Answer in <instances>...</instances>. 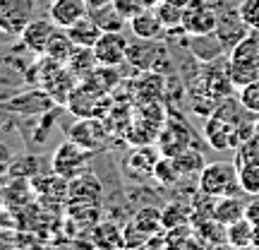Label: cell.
Instances as JSON below:
<instances>
[{"instance_id": "cell-21", "label": "cell", "mask_w": 259, "mask_h": 250, "mask_svg": "<svg viewBox=\"0 0 259 250\" xmlns=\"http://www.w3.org/2000/svg\"><path fill=\"white\" fill-rule=\"evenodd\" d=\"M190 39H192V46H190L192 48V53L197 58H202V60H211V58H216L221 51H226L216 34H206V37H190Z\"/></svg>"}, {"instance_id": "cell-16", "label": "cell", "mask_w": 259, "mask_h": 250, "mask_svg": "<svg viewBox=\"0 0 259 250\" xmlns=\"http://www.w3.org/2000/svg\"><path fill=\"white\" fill-rule=\"evenodd\" d=\"M74 48H77V44L70 39L67 29L58 27L53 39H51V44H48V48H46V58H51V60H56V63H60V65H67V60H70L74 53Z\"/></svg>"}, {"instance_id": "cell-23", "label": "cell", "mask_w": 259, "mask_h": 250, "mask_svg": "<svg viewBox=\"0 0 259 250\" xmlns=\"http://www.w3.org/2000/svg\"><path fill=\"white\" fill-rule=\"evenodd\" d=\"M176 166L180 171V176H194V173H199L206 164H204V159L199 152H192V149H185V152H180L176 154Z\"/></svg>"}, {"instance_id": "cell-27", "label": "cell", "mask_w": 259, "mask_h": 250, "mask_svg": "<svg viewBox=\"0 0 259 250\" xmlns=\"http://www.w3.org/2000/svg\"><path fill=\"white\" fill-rule=\"evenodd\" d=\"M240 106L245 111L259 116V80L240 87Z\"/></svg>"}, {"instance_id": "cell-37", "label": "cell", "mask_w": 259, "mask_h": 250, "mask_svg": "<svg viewBox=\"0 0 259 250\" xmlns=\"http://www.w3.org/2000/svg\"><path fill=\"white\" fill-rule=\"evenodd\" d=\"M149 5H151V8H154V5H156V3H161V0H147Z\"/></svg>"}, {"instance_id": "cell-36", "label": "cell", "mask_w": 259, "mask_h": 250, "mask_svg": "<svg viewBox=\"0 0 259 250\" xmlns=\"http://www.w3.org/2000/svg\"><path fill=\"white\" fill-rule=\"evenodd\" d=\"M235 250H257L254 245H247V248H235Z\"/></svg>"}, {"instance_id": "cell-8", "label": "cell", "mask_w": 259, "mask_h": 250, "mask_svg": "<svg viewBox=\"0 0 259 250\" xmlns=\"http://www.w3.org/2000/svg\"><path fill=\"white\" fill-rule=\"evenodd\" d=\"M58 24L53 22V19H31L27 27H24V31L19 34V39H22V44L31 51V53H36V56H46V48L48 44H51V39H53V34H56Z\"/></svg>"}, {"instance_id": "cell-2", "label": "cell", "mask_w": 259, "mask_h": 250, "mask_svg": "<svg viewBox=\"0 0 259 250\" xmlns=\"http://www.w3.org/2000/svg\"><path fill=\"white\" fill-rule=\"evenodd\" d=\"M199 190L206 197H238L245 193L238 178V164L231 161H213L199 171Z\"/></svg>"}, {"instance_id": "cell-6", "label": "cell", "mask_w": 259, "mask_h": 250, "mask_svg": "<svg viewBox=\"0 0 259 250\" xmlns=\"http://www.w3.org/2000/svg\"><path fill=\"white\" fill-rule=\"evenodd\" d=\"M127 46L130 41L122 37V31H103L99 41L94 44V58L103 67H118L127 60Z\"/></svg>"}, {"instance_id": "cell-17", "label": "cell", "mask_w": 259, "mask_h": 250, "mask_svg": "<svg viewBox=\"0 0 259 250\" xmlns=\"http://www.w3.org/2000/svg\"><path fill=\"white\" fill-rule=\"evenodd\" d=\"M89 17L101 27V31H122V27L127 24V19L122 17L115 5H103V8L89 10Z\"/></svg>"}, {"instance_id": "cell-14", "label": "cell", "mask_w": 259, "mask_h": 250, "mask_svg": "<svg viewBox=\"0 0 259 250\" xmlns=\"http://www.w3.org/2000/svg\"><path fill=\"white\" fill-rule=\"evenodd\" d=\"M245 217V204L238 200V197H216V202L211 207V219L221 226H228V224L238 222Z\"/></svg>"}, {"instance_id": "cell-3", "label": "cell", "mask_w": 259, "mask_h": 250, "mask_svg": "<svg viewBox=\"0 0 259 250\" xmlns=\"http://www.w3.org/2000/svg\"><path fill=\"white\" fill-rule=\"evenodd\" d=\"M94 154H96V152L82 147L79 142L67 139V142H63V145L56 149V154H53V161H51V164H53V173H58V176L65 178V181H72V178L82 176Z\"/></svg>"}, {"instance_id": "cell-32", "label": "cell", "mask_w": 259, "mask_h": 250, "mask_svg": "<svg viewBox=\"0 0 259 250\" xmlns=\"http://www.w3.org/2000/svg\"><path fill=\"white\" fill-rule=\"evenodd\" d=\"M252 245L259 250V224H254V236H252Z\"/></svg>"}, {"instance_id": "cell-1", "label": "cell", "mask_w": 259, "mask_h": 250, "mask_svg": "<svg viewBox=\"0 0 259 250\" xmlns=\"http://www.w3.org/2000/svg\"><path fill=\"white\" fill-rule=\"evenodd\" d=\"M228 80L235 87H245L259 80V31H250L242 41H238L231 48Z\"/></svg>"}, {"instance_id": "cell-11", "label": "cell", "mask_w": 259, "mask_h": 250, "mask_svg": "<svg viewBox=\"0 0 259 250\" xmlns=\"http://www.w3.org/2000/svg\"><path fill=\"white\" fill-rule=\"evenodd\" d=\"M84 15H89L87 0H53L51 8H48V17L63 29L72 27L74 22L82 19Z\"/></svg>"}, {"instance_id": "cell-5", "label": "cell", "mask_w": 259, "mask_h": 250, "mask_svg": "<svg viewBox=\"0 0 259 250\" xmlns=\"http://www.w3.org/2000/svg\"><path fill=\"white\" fill-rule=\"evenodd\" d=\"M36 0H0V31L19 37L34 19Z\"/></svg>"}, {"instance_id": "cell-35", "label": "cell", "mask_w": 259, "mask_h": 250, "mask_svg": "<svg viewBox=\"0 0 259 250\" xmlns=\"http://www.w3.org/2000/svg\"><path fill=\"white\" fill-rule=\"evenodd\" d=\"M5 159H8V149L0 145V161H5Z\"/></svg>"}, {"instance_id": "cell-31", "label": "cell", "mask_w": 259, "mask_h": 250, "mask_svg": "<svg viewBox=\"0 0 259 250\" xmlns=\"http://www.w3.org/2000/svg\"><path fill=\"white\" fill-rule=\"evenodd\" d=\"M111 3H115V0H87V5H89V10L103 8V5H111Z\"/></svg>"}, {"instance_id": "cell-28", "label": "cell", "mask_w": 259, "mask_h": 250, "mask_svg": "<svg viewBox=\"0 0 259 250\" xmlns=\"http://www.w3.org/2000/svg\"><path fill=\"white\" fill-rule=\"evenodd\" d=\"M161 222H163V229H173V222H176V226H183L187 222V212L180 204H168L161 212Z\"/></svg>"}, {"instance_id": "cell-34", "label": "cell", "mask_w": 259, "mask_h": 250, "mask_svg": "<svg viewBox=\"0 0 259 250\" xmlns=\"http://www.w3.org/2000/svg\"><path fill=\"white\" fill-rule=\"evenodd\" d=\"M122 250H147V245L144 243H139V245H125Z\"/></svg>"}, {"instance_id": "cell-13", "label": "cell", "mask_w": 259, "mask_h": 250, "mask_svg": "<svg viewBox=\"0 0 259 250\" xmlns=\"http://www.w3.org/2000/svg\"><path fill=\"white\" fill-rule=\"evenodd\" d=\"M92 241L96 250H122L125 248V229H120L113 222H101L94 226Z\"/></svg>"}, {"instance_id": "cell-30", "label": "cell", "mask_w": 259, "mask_h": 250, "mask_svg": "<svg viewBox=\"0 0 259 250\" xmlns=\"http://www.w3.org/2000/svg\"><path fill=\"white\" fill-rule=\"evenodd\" d=\"M245 217L252 224H259V195H250V200L245 204Z\"/></svg>"}, {"instance_id": "cell-12", "label": "cell", "mask_w": 259, "mask_h": 250, "mask_svg": "<svg viewBox=\"0 0 259 250\" xmlns=\"http://www.w3.org/2000/svg\"><path fill=\"white\" fill-rule=\"evenodd\" d=\"M130 29H132V34L137 39H161L163 31H166L163 22L158 19L154 8H147V10H142L139 15H135V17L130 19Z\"/></svg>"}, {"instance_id": "cell-15", "label": "cell", "mask_w": 259, "mask_h": 250, "mask_svg": "<svg viewBox=\"0 0 259 250\" xmlns=\"http://www.w3.org/2000/svg\"><path fill=\"white\" fill-rule=\"evenodd\" d=\"M67 34H70V39H72L77 46L94 48V44L99 41V37H101L103 31H101V27L89 17V15H84L82 19H77V22H74L72 27H67Z\"/></svg>"}, {"instance_id": "cell-26", "label": "cell", "mask_w": 259, "mask_h": 250, "mask_svg": "<svg viewBox=\"0 0 259 250\" xmlns=\"http://www.w3.org/2000/svg\"><path fill=\"white\" fill-rule=\"evenodd\" d=\"M238 15L250 31H259V0H242L238 5Z\"/></svg>"}, {"instance_id": "cell-24", "label": "cell", "mask_w": 259, "mask_h": 250, "mask_svg": "<svg viewBox=\"0 0 259 250\" xmlns=\"http://www.w3.org/2000/svg\"><path fill=\"white\" fill-rule=\"evenodd\" d=\"M151 176L156 178L158 183H163V186H173L178 178H180V171L176 166V159L173 157H163L158 159L156 164H154V171H151Z\"/></svg>"}, {"instance_id": "cell-33", "label": "cell", "mask_w": 259, "mask_h": 250, "mask_svg": "<svg viewBox=\"0 0 259 250\" xmlns=\"http://www.w3.org/2000/svg\"><path fill=\"white\" fill-rule=\"evenodd\" d=\"M168 3H173V5H178V8H183V10H185L187 5L192 3V0H168Z\"/></svg>"}, {"instance_id": "cell-9", "label": "cell", "mask_w": 259, "mask_h": 250, "mask_svg": "<svg viewBox=\"0 0 259 250\" xmlns=\"http://www.w3.org/2000/svg\"><path fill=\"white\" fill-rule=\"evenodd\" d=\"M70 139L79 142L82 147L92 149V152H99L108 142V128L99 118H82L70 130Z\"/></svg>"}, {"instance_id": "cell-4", "label": "cell", "mask_w": 259, "mask_h": 250, "mask_svg": "<svg viewBox=\"0 0 259 250\" xmlns=\"http://www.w3.org/2000/svg\"><path fill=\"white\" fill-rule=\"evenodd\" d=\"M219 27V12L213 10L209 0H192L185 10H183V22H180V31L185 37H206V34H216Z\"/></svg>"}, {"instance_id": "cell-7", "label": "cell", "mask_w": 259, "mask_h": 250, "mask_svg": "<svg viewBox=\"0 0 259 250\" xmlns=\"http://www.w3.org/2000/svg\"><path fill=\"white\" fill-rule=\"evenodd\" d=\"M204 137L219 152H226V149H233V147H238V145H242V137H240V132H238V128L228 118L219 116V113H213L211 118L206 121Z\"/></svg>"}, {"instance_id": "cell-10", "label": "cell", "mask_w": 259, "mask_h": 250, "mask_svg": "<svg viewBox=\"0 0 259 250\" xmlns=\"http://www.w3.org/2000/svg\"><path fill=\"white\" fill-rule=\"evenodd\" d=\"M158 56H166V48L156 44V39H139L137 44L127 46V63L135 65L142 73H149V70L156 73Z\"/></svg>"}, {"instance_id": "cell-22", "label": "cell", "mask_w": 259, "mask_h": 250, "mask_svg": "<svg viewBox=\"0 0 259 250\" xmlns=\"http://www.w3.org/2000/svg\"><path fill=\"white\" fill-rule=\"evenodd\" d=\"M130 224H132L137 231L144 233V236H154V233H156V229H161V226H163V222H161V212H158V209H151V207H147V209L137 212V214H135V219H132Z\"/></svg>"}, {"instance_id": "cell-19", "label": "cell", "mask_w": 259, "mask_h": 250, "mask_svg": "<svg viewBox=\"0 0 259 250\" xmlns=\"http://www.w3.org/2000/svg\"><path fill=\"white\" fill-rule=\"evenodd\" d=\"M67 67H70V73H72L74 77L87 80V77H89V75L99 67V63H96V58H94L92 48L77 46V48H74V53H72V58L67 60Z\"/></svg>"}, {"instance_id": "cell-20", "label": "cell", "mask_w": 259, "mask_h": 250, "mask_svg": "<svg viewBox=\"0 0 259 250\" xmlns=\"http://www.w3.org/2000/svg\"><path fill=\"white\" fill-rule=\"evenodd\" d=\"M238 164V178L247 195H259V159L235 161Z\"/></svg>"}, {"instance_id": "cell-29", "label": "cell", "mask_w": 259, "mask_h": 250, "mask_svg": "<svg viewBox=\"0 0 259 250\" xmlns=\"http://www.w3.org/2000/svg\"><path fill=\"white\" fill-rule=\"evenodd\" d=\"M113 5L118 8V12H120V15H122L125 19H127V22H130L132 17H135V15H139L142 10L151 8L147 0H115Z\"/></svg>"}, {"instance_id": "cell-25", "label": "cell", "mask_w": 259, "mask_h": 250, "mask_svg": "<svg viewBox=\"0 0 259 250\" xmlns=\"http://www.w3.org/2000/svg\"><path fill=\"white\" fill-rule=\"evenodd\" d=\"M154 10H156L158 19L163 22V27H166V29L180 27V22H183V8H178V5L168 3V0H161V3H156V5H154Z\"/></svg>"}, {"instance_id": "cell-18", "label": "cell", "mask_w": 259, "mask_h": 250, "mask_svg": "<svg viewBox=\"0 0 259 250\" xmlns=\"http://www.w3.org/2000/svg\"><path fill=\"white\" fill-rule=\"evenodd\" d=\"M252 236H254V224L247 217H242V219L226 226V241H228L231 248H247V245H252Z\"/></svg>"}]
</instances>
